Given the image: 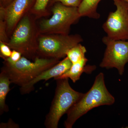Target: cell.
Segmentation results:
<instances>
[{"label":"cell","instance_id":"cell-5","mask_svg":"<svg viewBox=\"0 0 128 128\" xmlns=\"http://www.w3.org/2000/svg\"><path fill=\"white\" fill-rule=\"evenodd\" d=\"M37 41V56L60 60L66 57L68 50L83 39L78 34H40Z\"/></svg>","mask_w":128,"mask_h":128},{"label":"cell","instance_id":"cell-8","mask_svg":"<svg viewBox=\"0 0 128 128\" xmlns=\"http://www.w3.org/2000/svg\"><path fill=\"white\" fill-rule=\"evenodd\" d=\"M102 41L106 48L100 66L106 69L116 68L119 74L122 75L128 63V41L114 40L106 36Z\"/></svg>","mask_w":128,"mask_h":128},{"label":"cell","instance_id":"cell-22","mask_svg":"<svg viewBox=\"0 0 128 128\" xmlns=\"http://www.w3.org/2000/svg\"><path fill=\"white\" fill-rule=\"evenodd\" d=\"M123 0L124 1H125V2H127V3H128V0Z\"/></svg>","mask_w":128,"mask_h":128},{"label":"cell","instance_id":"cell-3","mask_svg":"<svg viewBox=\"0 0 128 128\" xmlns=\"http://www.w3.org/2000/svg\"><path fill=\"white\" fill-rule=\"evenodd\" d=\"M68 80V78L56 80L55 95L44 122L46 128H58L60 118L83 95L72 89Z\"/></svg>","mask_w":128,"mask_h":128},{"label":"cell","instance_id":"cell-14","mask_svg":"<svg viewBox=\"0 0 128 128\" xmlns=\"http://www.w3.org/2000/svg\"><path fill=\"white\" fill-rule=\"evenodd\" d=\"M86 52V48L80 43L69 50L66 53V57L74 64L85 58Z\"/></svg>","mask_w":128,"mask_h":128},{"label":"cell","instance_id":"cell-2","mask_svg":"<svg viewBox=\"0 0 128 128\" xmlns=\"http://www.w3.org/2000/svg\"><path fill=\"white\" fill-rule=\"evenodd\" d=\"M60 60L37 56L33 62L22 56L18 61L12 63L4 61L2 68L7 74L11 83L22 87L40 73L60 62Z\"/></svg>","mask_w":128,"mask_h":128},{"label":"cell","instance_id":"cell-6","mask_svg":"<svg viewBox=\"0 0 128 128\" xmlns=\"http://www.w3.org/2000/svg\"><path fill=\"white\" fill-rule=\"evenodd\" d=\"M51 11L52 16L40 22L38 33L69 34L72 25L81 17L78 7L67 6L60 2H56Z\"/></svg>","mask_w":128,"mask_h":128},{"label":"cell","instance_id":"cell-11","mask_svg":"<svg viewBox=\"0 0 128 128\" xmlns=\"http://www.w3.org/2000/svg\"><path fill=\"white\" fill-rule=\"evenodd\" d=\"M88 60L86 57L75 64H72L70 68L62 75L54 78L56 80L68 78L70 79L73 82H76L80 79L83 73H91L96 70L95 66H86Z\"/></svg>","mask_w":128,"mask_h":128},{"label":"cell","instance_id":"cell-18","mask_svg":"<svg viewBox=\"0 0 128 128\" xmlns=\"http://www.w3.org/2000/svg\"><path fill=\"white\" fill-rule=\"evenodd\" d=\"M82 0H53L54 2H60L63 5L68 6L78 7Z\"/></svg>","mask_w":128,"mask_h":128},{"label":"cell","instance_id":"cell-20","mask_svg":"<svg viewBox=\"0 0 128 128\" xmlns=\"http://www.w3.org/2000/svg\"><path fill=\"white\" fill-rule=\"evenodd\" d=\"M0 128H18L19 126L18 124H16L13 122L11 119L6 123H2L0 126Z\"/></svg>","mask_w":128,"mask_h":128},{"label":"cell","instance_id":"cell-9","mask_svg":"<svg viewBox=\"0 0 128 128\" xmlns=\"http://www.w3.org/2000/svg\"><path fill=\"white\" fill-rule=\"evenodd\" d=\"M72 64L68 58L67 57H65L55 65L42 72L30 82L20 87V90L21 94L30 93L34 89V85L40 81L48 80L62 75L70 68Z\"/></svg>","mask_w":128,"mask_h":128},{"label":"cell","instance_id":"cell-4","mask_svg":"<svg viewBox=\"0 0 128 128\" xmlns=\"http://www.w3.org/2000/svg\"><path fill=\"white\" fill-rule=\"evenodd\" d=\"M38 35L32 18L26 14L18 22L6 44L12 50L20 52L22 56L34 60L37 57Z\"/></svg>","mask_w":128,"mask_h":128},{"label":"cell","instance_id":"cell-17","mask_svg":"<svg viewBox=\"0 0 128 128\" xmlns=\"http://www.w3.org/2000/svg\"><path fill=\"white\" fill-rule=\"evenodd\" d=\"M11 49L6 44L0 41V57L4 60L10 57L12 51Z\"/></svg>","mask_w":128,"mask_h":128},{"label":"cell","instance_id":"cell-10","mask_svg":"<svg viewBox=\"0 0 128 128\" xmlns=\"http://www.w3.org/2000/svg\"><path fill=\"white\" fill-rule=\"evenodd\" d=\"M32 0H14L6 7L3 6L7 33H11L14 30L21 19L26 15Z\"/></svg>","mask_w":128,"mask_h":128},{"label":"cell","instance_id":"cell-19","mask_svg":"<svg viewBox=\"0 0 128 128\" xmlns=\"http://www.w3.org/2000/svg\"><path fill=\"white\" fill-rule=\"evenodd\" d=\"M22 54L20 52L16 50H13L12 51L10 57L4 60L8 62L14 63L18 61L22 56Z\"/></svg>","mask_w":128,"mask_h":128},{"label":"cell","instance_id":"cell-16","mask_svg":"<svg viewBox=\"0 0 128 128\" xmlns=\"http://www.w3.org/2000/svg\"><path fill=\"white\" fill-rule=\"evenodd\" d=\"M50 0H36L32 9V12L37 16L46 13V7Z\"/></svg>","mask_w":128,"mask_h":128},{"label":"cell","instance_id":"cell-7","mask_svg":"<svg viewBox=\"0 0 128 128\" xmlns=\"http://www.w3.org/2000/svg\"><path fill=\"white\" fill-rule=\"evenodd\" d=\"M116 10L110 12L102 28L108 37L114 40H128V4L123 0H113Z\"/></svg>","mask_w":128,"mask_h":128},{"label":"cell","instance_id":"cell-13","mask_svg":"<svg viewBox=\"0 0 128 128\" xmlns=\"http://www.w3.org/2000/svg\"><path fill=\"white\" fill-rule=\"evenodd\" d=\"M102 0H82L78 10L81 17L86 16L90 18L98 19L100 14L97 11L98 3Z\"/></svg>","mask_w":128,"mask_h":128},{"label":"cell","instance_id":"cell-15","mask_svg":"<svg viewBox=\"0 0 128 128\" xmlns=\"http://www.w3.org/2000/svg\"><path fill=\"white\" fill-rule=\"evenodd\" d=\"M9 40L8 38L7 27L4 8L2 6L0 8V41L6 44Z\"/></svg>","mask_w":128,"mask_h":128},{"label":"cell","instance_id":"cell-1","mask_svg":"<svg viewBox=\"0 0 128 128\" xmlns=\"http://www.w3.org/2000/svg\"><path fill=\"white\" fill-rule=\"evenodd\" d=\"M114 102V97L106 87L104 74L100 73L96 76L90 89L83 94L66 113L67 118L64 126L72 128L76 121L92 108L102 105H112Z\"/></svg>","mask_w":128,"mask_h":128},{"label":"cell","instance_id":"cell-12","mask_svg":"<svg viewBox=\"0 0 128 128\" xmlns=\"http://www.w3.org/2000/svg\"><path fill=\"white\" fill-rule=\"evenodd\" d=\"M11 83L7 74L3 70H1L0 73V114L7 112L9 108L6 104V100L8 92L10 91L9 86Z\"/></svg>","mask_w":128,"mask_h":128},{"label":"cell","instance_id":"cell-21","mask_svg":"<svg viewBox=\"0 0 128 128\" xmlns=\"http://www.w3.org/2000/svg\"><path fill=\"white\" fill-rule=\"evenodd\" d=\"M1 0V1L2 2H3V3L6 4V3L10 2L11 1V0Z\"/></svg>","mask_w":128,"mask_h":128}]
</instances>
